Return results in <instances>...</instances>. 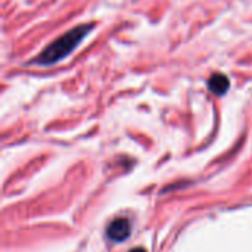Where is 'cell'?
I'll list each match as a JSON object with an SVG mask.
<instances>
[{
    "label": "cell",
    "instance_id": "1",
    "mask_svg": "<svg viewBox=\"0 0 252 252\" xmlns=\"http://www.w3.org/2000/svg\"><path fill=\"white\" fill-rule=\"evenodd\" d=\"M93 27H94L93 24H86V25H78V27L72 28L71 31L65 32L59 38H56L53 43H50L35 58L34 62L37 65L49 66V65H53V63L65 59L68 55H71V52L75 50V47L83 41V38H86V35L93 30Z\"/></svg>",
    "mask_w": 252,
    "mask_h": 252
},
{
    "label": "cell",
    "instance_id": "2",
    "mask_svg": "<svg viewBox=\"0 0 252 252\" xmlns=\"http://www.w3.org/2000/svg\"><path fill=\"white\" fill-rule=\"evenodd\" d=\"M128 235H130V224L126 219H117L108 227V238L111 241L121 242L127 239Z\"/></svg>",
    "mask_w": 252,
    "mask_h": 252
},
{
    "label": "cell",
    "instance_id": "3",
    "mask_svg": "<svg viewBox=\"0 0 252 252\" xmlns=\"http://www.w3.org/2000/svg\"><path fill=\"white\" fill-rule=\"evenodd\" d=\"M207 86H208V89L214 94L221 96V94H226L229 92V89H230V80L227 78V75L220 74V72H216V74H213L208 78Z\"/></svg>",
    "mask_w": 252,
    "mask_h": 252
},
{
    "label": "cell",
    "instance_id": "4",
    "mask_svg": "<svg viewBox=\"0 0 252 252\" xmlns=\"http://www.w3.org/2000/svg\"><path fill=\"white\" fill-rule=\"evenodd\" d=\"M128 252H146L145 250H142V248H134V250H131V251Z\"/></svg>",
    "mask_w": 252,
    "mask_h": 252
}]
</instances>
